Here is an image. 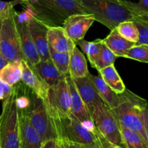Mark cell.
Segmentation results:
<instances>
[{"mask_svg":"<svg viewBox=\"0 0 148 148\" xmlns=\"http://www.w3.org/2000/svg\"><path fill=\"white\" fill-rule=\"evenodd\" d=\"M29 115L33 127L39 134L43 143L49 140L58 139L48 114L44 101L35 95L31 90L30 92Z\"/></svg>","mask_w":148,"mask_h":148,"instance_id":"7","label":"cell"},{"mask_svg":"<svg viewBox=\"0 0 148 148\" xmlns=\"http://www.w3.org/2000/svg\"><path fill=\"white\" fill-rule=\"evenodd\" d=\"M14 12L4 19L2 23L0 40V53L9 62L24 59L20 38L15 25Z\"/></svg>","mask_w":148,"mask_h":148,"instance_id":"8","label":"cell"},{"mask_svg":"<svg viewBox=\"0 0 148 148\" xmlns=\"http://www.w3.org/2000/svg\"><path fill=\"white\" fill-rule=\"evenodd\" d=\"M66 79L68 84V87H69L71 98L69 115L79 121L89 131L95 133H99L95 127V124H94L90 115V113L86 106L84 103L79 92L77 90V88L74 84L72 78L68 75H66Z\"/></svg>","mask_w":148,"mask_h":148,"instance_id":"11","label":"cell"},{"mask_svg":"<svg viewBox=\"0 0 148 148\" xmlns=\"http://www.w3.org/2000/svg\"><path fill=\"white\" fill-rule=\"evenodd\" d=\"M28 1H33V0H27Z\"/></svg>","mask_w":148,"mask_h":148,"instance_id":"41","label":"cell"},{"mask_svg":"<svg viewBox=\"0 0 148 148\" xmlns=\"http://www.w3.org/2000/svg\"><path fill=\"white\" fill-rule=\"evenodd\" d=\"M24 5L49 27L62 26L69 16L86 13L78 0H27Z\"/></svg>","mask_w":148,"mask_h":148,"instance_id":"1","label":"cell"},{"mask_svg":"<svg viewBox=\"0 0 148 148\" xmlns=\"http://www.w3.org/2000/svg\"><path fill=\"white\" fill-rule=\"evenodd\" d=\"M136 16L140 17V18L143 19V20H145L146 22H147L148 23V14H137Z\"/></svg>","mask_w":148,"mask_h":148,"instance_id":"37","label":"cell"},{"mask_svg":"<svg viewBox=\"0 0 148 148\" xmlns=\"http://www.w3.org/2000/svg\"><path fill=\"white\" fill-rule=\"evenodd\" d=\"M47 36L49 47L58 52L71 54L76 46V43L71 40L62 26L49 27Z\"/></svg>","mask_w":148,"mask_h":148,"instance_id":"16","label":"cell"},{"mask_svg":"<svg viewBox=\"0 0 148 148\" xmlns=\"http://www.w3.org/2000/svg\"><path fill=\"white\" fill-rule=\"evenodd\" d=\"M0 148H1V146H0Z\"/></svg>","mask_w":148,"mask_h":148,"instance_id":"42","label":"cell"},{"mask_svg":"<svg viewBox=\"0 0 148 148\" xmlns=\"http://www.w3.org/2000/svg\"><path fill=\"white\" fill-rule=\"evenodd\" d=\"M124 4L136 15L139 14H148V0H138L137 3H134L128 0H124Z\"/></svg>","mask_w":148,"mask_h":148,"instance_id":"31","label":"cell"},{"mask_svg":"<svg viewBox=\"0 0 148 148\" xmlns=\"http://www.w3.org/2000/svg\"><path fill=\"white\" fill-rule=\"evenodd\" d=\"M4 82L0 80V101L4 99V86H3Z\"/></svg>","mask_w":148,"mask_h":148,"instance_id":"36","label":"cell"},{"mask_svg":"<svg viewBox=\"0 0 148 148\" xmlns=\"http://www.w3.org/2000/svg\"><path fill=\"white\" fill-rule=\"evenodd\" d=\"M28 14L29 10L27 8L22 14H19L15 11L14 20L20 38V45H21V49L24 59L30 62L32 65H34L40 61V57L29 31L28 25H27Z\"/></svg>","mask_w":148,"mask_h":148,"instance_id":"10","label":"cell"},{"mask_svg":"<svg viewBox=\"0 0 148 148\" xmlns=\"http://www.w3.org/2000/svg\"><path fill=\"white\" fill-rule=\"evenodd\" d=\"M9 63L8 61L3 56V55L0 53V71Z\"/></svg>","mask_w":148,"mask_h":148,"instance_id":"35","label":"cell"},{"mask_svg":"<svg viewBox=\"0 0 148 148\" xmlns=\"http://www.w3.org/2000/svg\"><path fill=\"white\" fill-rule=\"evenodd\" d=\"M89 73L88 64L83 53L75 46L70 54L69 74L72 78L83 77Z\"/></svg>","mask_w":148,"mask_h":148,"instance_id":"20","label":"cell"},{"mask_svg":"<svg viewBox=\"0 0 148 148\" xmlns=\"http://www.w3.org/2000/svg\"><path fill=\"white\" fill-rule=\"evenodd\" d=\"M72 80L88 111L95 106L103 103L96 88L88 75L83 77L72 78Z\"/></svg>","mask_w":148,"mask_h":148,"instance_id":"15","label":"cell"},{"mask_svg":"<svg viewBox=\"0 0 148 148\" xmlns=\"http://www.w3.org/2000/svg\"><path fill=\"white\" fill-rule=\"evenodd\" d=\"M49 54H50L51 59L59 73L64 76L68 75L70 54L58 52L53 50L51 47H49Z\"/></svg>","mask_w":148,"mask_h":148,"instance_id":"25","label":"cell"},{"mask_svg":"<svg viewBox=\"0 0 148 148\" xmlns=\"http://www.w3.org/2000/svg\"><path fill=\"white\" fill-rule=\"evenodd\" d=\"M119 105L111 111L119 124L138 132L147 142L143 125V112L148 101L127 88L119 94Z\"/></svg>","mask_w":148,"mask_h":148,"instance_id":"4","label":"cell"},{"mask_svg":"<svg viewBox=\"0 0 148 148\" xmlns=\"http://www.w3.org/2000/svg\"><path fill=\"white\" fill-rule=\"evenodd\" d=\"M59 145V140L58 139L49 140L42 143L40 148H58Z\"/></svg>","mask_w":148,"mask_h":148,"instance_id":"33","label":"cell"},{"mask_svg":"<svg viewBox=\"0 0 148 148\" xmlns=\"http://www.w3.org/2000/svg\"><path fill=\"white\" fill-rule=\"evenodd\" d=\"M28 10L29 14L27 17V25H28L29 31L34 42L36 49L40 57V60H47L50 59L47 36L49 26L38 20L31 14L29 9Z\"/></svg>","mask_w":148,"mask_h":148,"instance_id":"12","label":"cell"},{"mask_svg":"<svg viewBox=\"0 0 148 148\" xmlns=\"http://www.w3.org/2000/svg\"><path fill=\"white\" fill-rule=\"evenodd\" d=\"M102 43L103 39H98L94 41H87L84 40V38L77 43V44L79 46L81 50L87 56L92 67L99 56Z\"/></svg>","mask_w":148,"mask_h":148,"instance_id":"24","label":"cell"},{"mask_svg":"<svg viewBox=\"0 0 148 148\" xmlns=\"http://www.w3.org/2000/svg\"><path fill=\"white\" fill-rule=\"evenodd\" d=\"M16 89L4 100L0 115L1 148H20L18 112L16 103Z\"/></svg>","mask_w":148,"mask_h":148,"instance_id":"5","label":"cell"},{"mask_svg":"<svg viewBox=\"0 0 148 148\" xmlns=\"http://www.w3.org/2000/svg\"><path fill=\"white\" fill-rule=\"evenodd\" d=\"M95 21L93 15L90 14H75L66 18L62 27L71 40L77 44L79 40L84 38Z\"/></svg>","mask_w":148,"mask_h":148,"instance_id":"13","label":"cell"},{"mask_svg":"<svg viewBox=\"0 0 148 148\" xmlns=\"http://www.w3.org/2000/svg\"><path fill=\"white\" fill-rule=\"evenodd\" d=\"M111 33L103 39V43L111 49L117 57H124L126 52L135 44L121 36L115 29L111 30Z\"/></svg>","mask_w":148,"mask_h":148,"instance_id":"19","label":"cell"},{"mask_svg":"<svg viewBox=\"0 0 148 148\" xmlns=\"http://www.w3.org/2000/svg\"><path fill=\"white\" fill-rule=\"evenodd\" d=\"M23 73L22 82L27 86L35 95L44 101L47 95L49 87L40 79L39 75L33 68V66L25 59L21 60Z\"/></svg>","mask_w":148,"mask_h":148,"instance_id":"14","label":"cell"},{"mask_svg":"<svg viewBox=\"0 0 148 148\" xmlns=\"http://www.w3.org/2000/svg\"><path fill=\"white\" fill-rule=\"evenodd\" d=\"M143 125L148 142V102L143 112Z\"/></svg>","mask_w":148,"mask_h":148,"instance_id":"34","label":"cell"},{"mask_svg":"<svg viewBox=\"0 0 148 148\" xmlns=\"http://www.w3.org/2000/svg\"><path fill=\"white\" fill-rule=\"evenodd\" d=\"M64 76L53 86L48 90L44 103L50 116H64L69 114L70 93Z\"/></svg>","mask_w":148,"mask_h":148,"instance_id":"9","label":"cell"},{"mask_svg":"<svg viewBox=\"0 0 148 148\" xmlns=\"http://www.w3.org/2000/svg\"><path fill=\"white\" fill-rule=\"evenodd\" d=\"M89 113L99 134L108 143L124 148L119 122L111 108L103 103L92 107Z\"/></svg>","mask_w":148,"mask_h":148,"instance_id":"6","label":"cell"},{"mask_svg":"<svg viewBox=\"0 0 148 148\" xmlns=\"http://www.w3.org/2000/svg\"><path fill=\"white\" fill-rule=\"evenodd\" d=\"M100 75L106 83L117 94L122 93L126 90V86L122 79L119 75L114 64L108 66L99 72Z\"/></svg>","mask_w":148,"mask_h":148,"instance_id":"21","label":"cell"},{"mask_svg":"<svg viewBox=\"0 0 148 148\" xmlns=\"http://www.w3.org/2000/svg\"><path fill=\"white\" fill-rule=\"evenodd\" d=\"M116 30L122 37L130 41L137 43L139 40V30L132 20H127L120 23Z\"/></svg>","mask_w":148,"mask_h":148,"instance_id":"27","label":"cell"},{"mask_svg":"<svg viewBox=\"0 0 148 148\" xmlns=\"http://www.w3.org/2000/svg\"><path fill=\"white\" fill-rule=\"evenodd\" d=\"M132 21L135 23L139 30V40L136 44H145L148 46V23L136 16Z\"/></svg>","mask_w":148,"mask_h":148,"instance_id":"29","label":"cell"},{"mask_svg":"<svg viewBox=\"0 0 148 148\" xmlns=\"http://www.w3.org/2000/svg\"><path fill=\"white\" fill-rule=\"evenodd\" d=\"M50 119L58 140L98 148H106L108 144L99 133L89 131L69 114L64 116H50Z\"/></svg>","mask_w":148,"mask_h":148,"instance_id":"3","label":"cell"},{"mask_svg":"<svg viewBox=\"0 0 148 148\" xmlns=\"http://www.w3.org/2000/svg\"><path fill=\"white\" fill-rule=\"evenodd\" d=\"M58 148H64V145H63V144H62V143L61 142V140H59V147H58Z\"/></svg>","mask_w":148,"mask_h":148,"instance_id":"40","label":"cell"},{"mask_svg":"<svg viewBox=\"0 0 148 148\" xmlns=\"http://www.w3.org/2000/svg\"><path fill=\"white\" fill-rule=\"evenodd\" d=\"M22 73L21 61L9 62L0 71V80L7 85L14 86L21 81Z\"/></svg>","mask_w":148,"mask_h":148,"instance_id":"22","label":"cell"},{"mask_svg":"<svg viewBox=\"0 0 148 148\" xmlns=\"http://www.w3.org/2000/svg\"><path fill=\"white\" fill-rule=\"evenodd\" d=\"M85 12L93 15L95 20L109 30L121 23L134 20L135 15L127 7L124 0H78Z\"/></svg>","mask_w":148,"mask_h":148,"instance_id":"2","label":"cell"},{"mask_svg":"<svg viewBox=\"0 0 148 148\" xmlns=\"http://www.w3.org/2000/svg\"><path fill=\"white\" fill-rule=\"evenodd\" d=\"M61 142L63 144L64 148H98L96 147H94V146L88 145L77 144V143H70V142L64 141V140H61Z\"/></svg>","mask_w":148,"mask_h":148,"instance_id":"32","label":"cell"},{"mask_svg":"<svg viewBox=\"0 0 148 148\" xmlns=\"http://www.w3.org/2000/svg\"><path fill=\"white\" fill-rule=\"evenodd\" d=\"M88 77L90 78L92 83L94 84L95 87L96 88L98 93L101 95V98L103 99V102L109 107L111 109H114L117 106L119 105V94L116 93L108 85L103 79L101 75L98 76H94L88 73Z\"/></svg>","mask_w":148,"mask_h":148,"instance_id":"18","label":"cell"},{"mask_svg":"<svg viewBox=\"0 0 148 148\" xmlns=\"http://www.w3.org/2000/svg\"><path fill=\"white\" fill-rule=\"evenodd\" d=\"M124 148H148V143L137 132L120 125Z\"/></svg>","mask_w":148,"mask_h":148,"instance_id":"23","label":"cell"},{"mask_svg":"<svg viewBox=\"0 0 148 148\" xmlns=\"http://www.w3.org/2000/svg\"><path fill=\"white\" fill-rule=\"evenodd\" d=\"M3 19L0 18V40H1V27H2V23H3Z\"/></svg>","mask_w":148,"mask_h":148,"instance_id":"39","label":"cell"},{"mask_svg":"<svg viewBox=\"0 0 148 148\" xmlns=\"http://www.w3.org/2000/svg\"><path fill=\"white\" fill-rule=\"evenodd\" d=\"M117 58L118 57L116 55L111 49H108V46L103 41L99 56L95 62L93 68L96 69L97 71L99 72L100 70L107 67V66L114 64V62H116Z\"/></svg>","mask_w":148,"mask_h":148,"instance_id":"26","label":"cell"},{"mask_svg":"<svg viewBox=\"0 0 148 148\" xmlns=\"http://www.w3.org/2000/svg\"><path fill=\"white\" fill-rule=\"evenodd\" d=\"M40 79L50 88L58 83L64 75H62L53 64L51 58L45 61H39L37 64L33 65Z\"/></svg>","mask_w":148,"mask_h":148,"instance_id":"17","label":"cell"},{"mask_svg":"<svg viewBox=\"0 0 148 148\" xmlns=\"http://www.w3.org/2000/svg\"><path fill=\"white\" fill-rule=\"evenodd\" d=\"M27 0H14L11 1H0V18L4 20L12 13L17 4H24Z\"/></svg>","mask_w":148,"mask_h":148,"instance_id":"30","label":"cell"},{"mask_svg":"<svg viewBox=\"0 0 148 148\" xmlns=\"http://www.w3.org/2000/svg\"><path fill=\"white\" fill-rule=\"evenodd\" d=\"M106 148H123L121 147H120V146H118V145H113V144H111V143H108V144H107L106 147Z\"/></svg>","mask_w":148,"mask_h":148,"instance_id":"38","label":"cell"},{"mask_svg":"<svg viewBox=\"0 0 148 148\" xmlns=\"http://www.w3.org/2000/svg\"><path fill=\"white\" fill-rule=\"evenodd\" d=\"M124 57L143 63H148V46L135 43L126 52Z\"/></svg>","mask_w":148,"mask_h":148,"instance_id":"28","label":"cell"}]
</instances>
